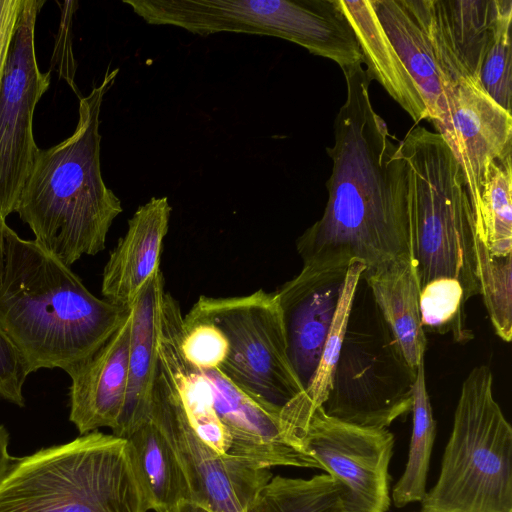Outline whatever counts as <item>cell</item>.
<instances>
[{"label": "cell", "mask_w": 512, "mask_h": 512, "mask_svg": "<svg viewBox=\"0 0 512 512\" xmlns=\"http://www.w3.org/2000/svg\"><path fill=\"white\" fill-rule=\"evenodd\" d=\"M44 0H24L0 90V218L15 212L39 148L33 135L37 103L48 90L50 72H41L35 26Z\"/></svg>", "instance_id": "30bf717a"}, {"label": "cell", "mask_w": 512, "mask_h": 512, "mask_svg": "<svg viewBox=\"0 0 512 512\" xmlns=\"http://www.w3.org/2000/svg\"><path fill=\"white\" fill-rule=\"evenodd\" d=\"M432 124L460 166L476 221L490 165L511 152V112L497 104L479 80H467L447 93L446 113Z\"/></svg>", "instance_id": "4fadbf2b"}, {"label": "cell", "mask_w": 512, "mask_h": 512, "mask_svg": "<svg viewBox=\"0 0 512 512\" xmlns=\"http://www.w3.org/2000/svg\"><path fill=\"white\" fill-rule=\"evenodd\" d=\"M496 13L497 0H428V32L445 97L454 85L479 80Z\"/></svg>", "instance_id": "9a60e30c"}, {"label": "cell", "mask_w": 512, "mask_h": 512, "mask_svg": "<svg viewBox=\"0 0 512 512\" xmlns=\"http://www.w3.org/2000/svg\"><path fill=\"white\" fill-rule=\"evenodd\" d=\"M127 439L99 431L15 458L0 512H148Z\"/></svg>", "instance_id": "277c9868"}, {"label": "cell", "mask_w": 512, "mask_h": 512, "mask_svg": "<svg viewBox=\"0 0 512 512\" xmlns=\"http://www.w3.org/2000/svg\"><path fill=\"white\" fill-rule=\"evenodd\" d=\"M349 266L303 265L276 291L288 355L304 389L318 365Z\"/></svg>", "instance_id": "5bb4252c"}, {"label": "cell", "mask_w": 512, "mask_h": 512, "mask_svg": "<svg viewBox=\"0 0 512 512\" xmlns=\"http://www.w3.org/2000/svg\"><path fill=\"white\" fill-rule=\"evenodd\" d=\"M7 224L6 221L0 218V288L2 285L3 272H4V264H5V228Z\"/></svg>", "instance_id": "e575fe53"}, {"label": "cell", "mask_w": 512, "mask_h": 512, "mask_svg": "<svg viewBox=\"0 0 512 512\" xmlns=\"http://www.w3.org/2000/svg\"><path fill=\"white\" fill-rule=\"evenodd\" d=\"M181 350L198 369H219L228 352L223 332L212 322L188 312L183 317Z\"/></svg>", "instance_id": "f1b7e54d"}, {"label": "cell", "mask_w": 512, "mask_h": 512, "mask_svg": "<svg viewBox=\"0 0 512 512\" xmlns=\"http://www.w3.org/2000/svg\"><path fill=\"white\" fill-rule=\"evenodd\" d=\"M24 0H0V90Z\"/></svg>", "instance_id": "1f68e13d"}, {"label": "cell", "mask_w": 512, "mask_h": 512, "mask_svg": "<svg viewBox=\"0 0 512 512\" xmlns=\"http://www.w3.org/2000/svg\"><path fill=\"white\" fill-rule=\"evenodd\" d=\"M416 368L404 359L378 311L374 324L348 325L330 392L321 406L341 421L388 428L412 409Z\"/></svg>", "instance_id": "9c48e42d"}, {"label": "cell", "mask_w": 512, "mask_h": 512, "mask_svg": "<svg viewBox=\"0 0 512 512\" xmlns=\"http://www.w3.org/2000/svg\"><path fill=\"white\" fill-rule=\"evenodd\" d=\"M364 270V265L359 261L350 264L315 372L303 392L281 410L283 430L297 444H303L302 439L311 415L316 408L323 405L330 392L352 304Z\"/></svg>", "instance_id": "7402d4cb"}, {"label": "cell", "mask_w": 512, "mask_h": 512, "mask_svg": "<svg viewBox=\"0 0 512 512\" xmlns=\"http://www.w3.org/2000/svg\"><path fill=\"white\" fill-rule=\"evenodd\" d=\"M190 313L215 324L228 342L218 371L258 401L282 410L304 387L288 355L276 292L238 297L201 296Z\"/></svg>", "instance_id": "ba28073f"}, {"label": "cell", "mask_w": 512, "mask_h": 512, "mask_svg": "<svg viewBox=\"0 0 512 512\" xmlns=\"http://www.w3.org/2000/svg\"><path fill=\"white\" fill-rule=\"evenodd\" d=\"M4 238L0 328L31 373L60 368L70 376L117 330L131 308L93 295L69 266L8 225Z\"/></svg>", "instance_id": "7a4b0ae2"}, {"label": "cell", "mask_w": 512, "mask_h": 512, "mask_svg": "<svg viewBox=\"0 0 512 512\" xmlns=\"http://www.w3.org/2000/svg\"><path fill=\"white\" fill-rule=\"evenodd\" d=\"M346 100L326 151L332 173L322 217L297 239L303 265L349 266L365 272L411 259L406 164L374 111L371 78L361 63L342 67Z\"/></svg>", "instance_id": "6da1fadb"}, {"label": "cell", "mask_w": 512, "mask_h": 512, "mask_svg": "<svg viewBox=\"0 0 512 512\" xmlns=\"http://www.w3.org/2000/svg\"><path fill=\"white\" fill-rule=\"evenodd\" d=\"M118 73L108 69L101 83L79 98L78 122L68 138L39 150L15 209L34 240L69 267L105 249L123 210L100 163V112Z\"/></svg>", "instance_id": "3957f363"}, {"label": "cell", "mask_w": 512, "mask_h": 512, "mask_svg": "<svg viewBox=\"0 0 512 512\" xmlns=\"http://www.w3.org/2000/svg\"><path fill=\"white\" fill-rule=\"evenodd\" d=\"M421 512H512V428L488 365L464 379L439 477Z\"/></svg>", "instance_id": "8992f818"}, {"label": "cell", "mask_w": 512, "mask_h": 512, "mask_svg": "<svg viewBox=\"0 0 512 512\" xmlns=\"http://www.w3.org/2000/svg\"><path fill=\"white\" fill-rule=\"evenodd\" d=\"M382 318L395 338L406 362L416 368L424 358L426 337L421 322L420 288L412 259L397 260L362 273Z\"/></svg>", "instance_id": "44dd1931"}, {"label": "cell", "mask_w": 512, "mask_h": 512, "mask_svg": "<svg viewBox=\"0 0 512 512\" xmlns=\"http://www.w3.org/2000/svg\"><path fill=\"white\" fill-rule=\"evenodd\" d=\"M367 66V74L415 121L428 120L420 93L384 31L371 0H338Z\"/></svg>", "instance_id": "ffe728a7"}, {"label": "cell", "mask_w": 512, "mask_h": 512, "mask_svg": "<svg viewBox=\"0 0 512 512\" xmlns=\"http://www.w3.org/2000/svg\"><path fill=\"white\" fill-rule=\"evenodd\" d=\"M347 491L329 473L311 478L272 476L246 512H343Z\"/></svg>", "instance_id": "d4e9b609"}, {"label": "cell", "mask_w": 512, "mask_h": 512, "mask_svg": "<svg viewBox=\"0 0 512 512\" xmlns=\"http://www.w3.org/2000/svg\"><path fill=\"white\" fill-rule=\"evenodd\" d=\"M511 152L490 165L475 221L476 253L485 250L496 260H512Z\"/></svg>", "instance_id": "484cf974"}, {"label": "cell", "mask_w": 512, "mask_h": 512, "mask_svg": "<svg viewBox=\"0 0 512 512\" xmlns=\"http://www.w3.org/2000/svg\"><path fill=\"white\" fill-rule=\"evenodd\" d=\"M132 307L117 330L69 377V420L80 434L113 430L120 418L128 384Z\"/></svg>", "instance_id": "2e32d148"}, {"label": "cell", "mask_w": 512, "mask_h": 512, "mask_svg": "<svg viewBox=\"0 0 512 512\" xmlns=\"http://www.w3.org/2000/svg\"><path fill=\"white\" fill-rule=\"evenodd\" d=\"M151 25L200 36L229 32L273 36L298 44L340 68L361 60L338 0H123Z\"/></svg>", "instance_id": "52a82bcc"}, {"label": "cell", "mask_w": 512, "mask_h": 512, "mask_svg": "<svg viewBox=\"0 0 512 512\" xmlns=\"http://www.w3.org/2000/svg\"><path fill=\"white\" fill-rule=\"evenodd\" d=\"M164 277L158 271L132 306L128 384L124 406L112 434L127 439L151 419L157 369V344Z\"/></svg>", "instance_id": "d6986e66"}, {"label": "cell", "mask_w": 512, "mask_h": 512, "mask_svg": "<svg viewBox=\"0 0 512 512\" xmlns=\"http://www.w3.org/2000/svg\"><path fill=\"white\" fill-rule=\"evenodd\" d=\"M167 512H214L211 509L191 500H182Z\"/></svg>", "instance_id": "836d02e7"}, {"label": "cell", "mask_w": 512, "mask_h": 512, "mask_svg": "<svg viewBox=\"0 0 512 512\" xmlns=\"http://www.w3.org/2000/svg\"><path fill=\"white\" fill-rule=\"evenodd\" d=\"M511 19L512 1L497 0L493 34L479 75L484 91L508 112L512 96Z\"/></svg>", "instance_id": "4316f807"}, {"label": "cell", "mask_w": 512, "mask_h": 512, "mask_svg": "<svg viewBox=\"0 0 512 512\" xmlns=\"http://www.w3.org/2000/svg\"><path fill=\"white\" fill-rule=\"evenodd\" d=\"M460 283L451 278L436 279L420 290L419 308L423 327L441 331L448 326L463 334L462 320L465 305Z\"/></svg>", "instance_id": "83f0119b"}, {"label": "cell", "mask_w": 512, "mask_h": 512, "mask_svg": "<svg viewBox=\"0 0 512 512\" xmlns=\"http://www.w3.org/2000/svg\"><path fill=\"white\" fill-rule=\"evenodd\" d=\"M150 508L167 512L190 500L184 473L163 434L150 419L127 438Z\"/></svg>", "instance_id": "603a6c76"}, {"label": "cell", "mask_w": 512, "mask_h": 512, "mask_svg": "<svg viewBox=\"0 0 512 512\" xmlns=\"http://www.w3.org/2000/svg\"><path fill=\"white\" fill-rule=\"evenodd\" d=\"M9 453V433L6 428L0 424V481L10 468L14 461Z\"/></svg>", "instance_id": "d6a6232c"}, {"label": "cell", "mask_w": 512, "mask_h": 512, "mask_svg": "<svg viewBox=\"0 0 512 512\" xmlns=\"http://www.w3.org/2000/svg\"><path fill=\"white\" fill-rule=\"evenodd\" d=\"M377 17L415 83L428 120L446 113L445 85L428 32V0H371Z\"/></svg>", "instance_id": "ac0fdd59"}, {"label": "cell", "mask_w": 512, "mask_h": 512, "mask_svg": "<svg viewBox=\"0 0 512 512\" xmlns=\"http://www.w3.org/2000/svg\"><path fill=\"white\" fill-rule=\"evenodd\" d=\"M151 420L165 437L184 473L190 500L214 512H246L273 476L269 468L214 451L199 437L175 398L156 378Z\"/></svg>", "instance_id": "8fae6325"}, {"label": "cell", "mask_w": 512, "mask_h": 512, "mask_svg": "<svg viewBox=\"0 0 512 512\" xmlns=\"http://www.w3.org/2000/svg\"><path fill=\"white\" fill-rule=\"evenodd\" d=\"M394 435L388 428L350 424L320 406L310 417L302 442L347 494L343 512H387L391 504L389 464Z\"/></svg>", "instance_id": "7c38bea8"}, {"label": "cell", "mask_w": 512, "mask_h": 512, "mask_svg": "<svg viewBox=\"0 0 512 512\" xmlns=\"http://www.w3.org/2000/svg\"><path fill=\"white\" fill-rule=\"evenodd\" d=\"M171 211L166 196L152 197L129 219L125 235L104 267L101 293L105 300L130 309L143 287L160 271Z\"/></svg>", "instance_id": "e0dca14e"}, {"label": "cell", "mask_w": 512, "mask_h": 512, "mask_svg": "<svg viewBox=\"0 0 512 512\" xmlns=\"http://www.w3.org/2000/svg\"><path fill=\"white\" fill-rule=\"evenodd\" d=\"M412 401V434L403 474L394 485L392 501L397 508L421 502L426 495L427 475L436 437V421L426 386L424 358L416 367Z\"/></svg>", "instance_id": "cb8c5ba5"}, {"label": "cell", "mask_w": 512, "mask_h": 512, "mask_svg": "<svg viewBox=\"0 0 512 512\" xmlns=\"http://www.w3.org/2000/svg\"><path fill=\"white\" fill-rule=\"evenodd\" d=\"M61 8V22L56 37L52 66L80 98L75 84L76 62L72 48V18L78 8L77 1H65Z\"/></svg>", "instance_id": "4dcf8cb0"}, {"label": "cell", "mask_w": 512, "mask_h": 512, "mask_svg": "<svg viewBox=\"0 0 512 512\" xmlns=\"http://www.w3.org/2000/svg\"><path fill=\"white\" fill-rule=\"evenodd\" d=\"M406 164L411 259L420 290L457 280L467 302L480 294L473 209L460 166L443 138L423 126L398 145Z\"/></svg>", "instance_id": "5b68a950"}, {"label": "cell", "mask_w": 512, "mask_h": 512, "mask_svg": "<svg viewBox=\"0 0 512 512\" xmlns=\"http://www.w3.org/2000/svg\"><path fill=\"white\" fill-rule=\"evenodd\" d=\"M30 373L19 349L0 328V397L18 407H24L23 386Z\"/></svg>", "instance_id": "f546056e"}]
</instances>
